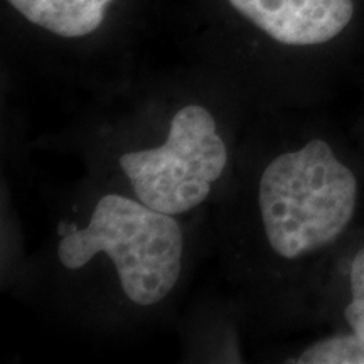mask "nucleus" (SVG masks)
<instances>
[{
	"label": "nucleus",
	"instance_id": "7ed1b4c3",
	"mask_svg": "<svg viewBox=\"0 0 364 364\" xmlns=\"http://www.w3.org/2000/svg\"><path fill=\"white\" fill-rule=\"evenodd\" d=\"M118 164L139 201L176 216L206 201L225 172L228 150L209 110L188 105L172 118L166 144L124 154Z\"/></svg>",
	"mask_w": 364,
	"mask_h": 364
},
{
	"label": "nucleus",
	"instance_id": "f03ea898",
	"mask_svg": "<svg viewBox=\"0 0 364 364\" xmlns=\"http://www.w3.org/2000/svg\"><path fill=\"white\" fill-rule=\"evenodd\" d=\"M107 253L115 263L124 294L139 306H154L169 295L182 270L184 238L172 215L142 201L107 194L97 203L88 226L63 236L58 257L78 270Z\"/></svg>",
	"mask_w": 364,
	"mask_h": 364
},
{
	"label": "nucleus",
	"instance_id": "f257e3e1",
	"mask_svg": "<svg viewBox=\"0 0 364 364\" xmlns=\"http://www.w3.org/2000/svg\"><path fill=\"white\" fill-rule=\"evenodd\" d=\"M260 215L273 252L285 260L339 240L358 206V179L326 140L275 157L258 188Z\"/></svg>",
	"mask_w": 364,
	"mask_h": 364
},
{
	"label": "nucleus",
	"instance_id": "0eeeda50",
	"mask_svg": "<svg viewBox=\"0 0 364 364\" xmlns=\"http://www.w3.org/2000/svg\"><path fill=\"white\" fill-rule=\"evenodd\" d=\"M351 302L344 309V317L353 332L364 338V247L351 263Z\"/></svg>",
	"mask_w": 364,
	"mask_h": 364
},
{
	"label": "nucleus",
	"instance_id": "39448f33",
	"mask_svg": "<svg viewBox=\"0 0 364 364\" xmlns=\"http://www.w3.org/2000/svg\"><path fill=\"white\" fill-rule=\"evenodd\" d=\"M31 24L65 39L100 29L115 0H7Z\"/></svg>",
	"mask_w": 364,
	"mask_h": 364
},
{
	"label": "nucleus",
	"instance_id": "423d86ee",
	"mask_svg": "<svg viewBox=\"0 0 364 364\" xmlns=\"http://www.w3.org/2000/svg\"><path fill=\"white\" fill-rule=\"evenodd\" d=\"M300 364H364V338L356 332L322 339L300 354Z\"/></svg>",
	"mask_w": 364,
	"mask_h": 364
},
{
	"label": "nucleus",
	"instance_id": "20e7f679",
	"mask_svg": "<svg viewBox=\"0 0 364 364\" xmlns=\"http://www.w3.org/2000/svg\"><path fill=\"white\" fill-rule=\"evenodd\" d=\"M277 43L295 48L331 43L351 24L354 0H228Z\"/></svg>",
	"mask_w": 364,
	"mask_h": 364
}]
</instances>
